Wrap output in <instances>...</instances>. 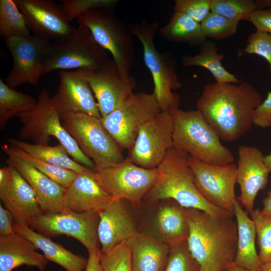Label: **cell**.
Wrapping results in <instances>:
<instances>
[{
    "instance_id": "obj_39",
    "label": "cell",
    "mask_w": 271,
    "mask_h": 271,
    "mask_svg": "<svg viewBox=\"0 0 271 271\" xmlns=\"http://www.w3.org/2000/svg\"><path fill=\"white\" fill-rule=\"evenodd\" d=\"M60 5L67 20L70 23L86 13L95 9H114L117 0H62Z\"/></svg>"
},
{
    "instance_id": "obj_27",
    "label": "cell",
    "mask_w": 271,
    "mask_h": 271,
    "mask_svg": "<svg viewBox=\"0 0 271 271\" xmlns=\"http://www.w3.org/2000/svg\"><path fill=\"white\" fill-rule=\"evenodd\" d=\"M14 229L16 233L24 236L37 248L41 250L48 260L57 263L67 271L85 270L88 259L74 254L60 244L53 242L49 237L34 231L27 224L15 223Z\"/></svg>"
},
{
    "instance_id": "obj_41",
    "label": "cell",
    "mask_w": 271,
    "mask_h": 271,
    "mask_svg": "<svg viewBox=\"0 0 271 271\" xmlns=\"http://www.w3.org/2000/svg\"><path fill=\"white\" fill-rule=\"evenodd\" d=\"M239 56L255 54L266 60L271 73V35L256 31L249 35L246 47L238 51Z\"/></svg>"
},
{
    "instance_id": "obj_21",
    "label": "cell",
    "mask_w": 271,
    "mask_h": 271,
    "mask_svg": "<svg viewBox=\"0 0 271 271\" xmlns=\"http://www.w3.org/2000/svg\"><path fill=\"white\" fill-rule=\"evenodd\" d=\"M2 150L8 155L7 164L15 168L32 188L44 213H55L65 210L63 201L65 189L12 154L6 145L2 146Z\"/></svg>"
},
{
    "instance_id": "obj_36",
    "label": "cell",
    "mask_w": 271,
    "mask_h": 271,
    "mask_svg": "<svg viewBox=\"0 0 271 271\" xmlns=\"http://www.w3.org/2000/svg\"><path fill=\"white\" fill-rule=\"evenodd\" d=\"M250 214L255 226L260 261L262 264L271 262V215H261L259 209Z\"/></svg>"
},
{
    "instance_id": "obj_7",
    "label": "cell",
    "mask_w": 271,
    "mask_h": 271,
    "mask_svg": "<svg viewBox=\"0 0 271 271\" xmlns=\"http://www.w3.org/2000/svg\"><path fill=\"white\" fill-rule=\"evenodd\" d=\"M114 9H95L77 19L78 24L87 27L96 41L109 51L122 77L135 79L130 70L136 62L133 35L129 27L115 16Z\"/></svg>"
},
{
    "instance_id": "obj_29",
    "label": "cell",
    "mask_w": 271,
    "mask_h": 271,
    "mask_svg": "<svg viewBox=\"0 0 271 271\" xmlns=\"http://www.w3.org/2000/svg\"><path fill=\"white\" fill-rule=\"evenodd\" d=\"M12 147L19 149L34 158L57 166L72 170L77 173L88 171V169L69 157L66 148L60 143L55 146L30 144L15 139H9Z\"/></svg>"
},
{
    "instance_id": "obj_25",
    "label": "cell",
    "mask_w": 271,
    "mask_h": 271,
    "mask_svg": "<svg viewBox=\"0 0 271 271\" xmlns=\"http://www.w3.org/2000/svg\"><path fill=\"white\" fill-rule=\"evenodd\" d=\"M36 248L31 241L17 233L0 235V271H13L23 265L45 271L48 260L38 253Z\"/></svg>"
},
{
    "instance_id": "obj_13",
    "label": "cell",
    "mask_w": 271,
    "mask_h": 271,
    "mask_svg": "<svg viewBox=\"0 0 271 271\" xmlns=\"http://www.w3.org/2000/svg\"><path fill=\"white\" fill-rule=\"evenodd\" d=\"M173 122L168 111H161L140 127L127 158L146 169H155L173 148Z\"/></svg>"
},
{
    "instance_id": "obj_10",
    "label": "cell",
    "mask_w": 271,
    "mask_h": 271,
    "mask_svg": "<svg viewBox=\"0 0 271 271\" xmlns=\"http://www.w3.org/2000/svg\"><path fill=\"white\" fill-rule=\"evenodd\" d=\"M95 180L113 199L126 200L138 206L155 183L157 168L146 169L127 158L120 163L102 169H91Z\"/></svg>"
},
{
    "instance_id": "obj_33",
    "label": "cell",
    "mask_w": 271,
    "mask_h": 271,
    "mask_svg": "<svg viewBox=\"0 0 271 271\" xmlns=\"http://www.w3.org/2000/svg\"><path fill=\"white\" fill-rule=\"evenodd\" d=\"M25 18L14 0L0 1V36L4 39L30 35Z\"/></svg>"
},
{
    "instance_id": "obj_43",
    "label": "cell",
    "mask_w": 271,
    "mask_h": 271,
    "mask_svg": "<svg viewBox=\"0 0 271 271\" xmlns=\"http://www.w3.org/2000/svg\"><path fill=\"white\" fill-rule=\"evenodd\" d=\"M253 124L263 128L271 126V92H267L266 98L255 109Z\"/></svg>"
},
{
    "instance_id": "obj_22",
    "label": "cell",
    "mask_w": 271,
    "mask_h": 271,
    "mask_svg": "<svg viewBox=\"0 0 271 271\" xmlns=\"http://www.w3.org/2000/svg\"><path fill=\"white\" fill-rule=\"evenodd\" d=\"M123 201L113 199L105 209L98 213L97 234L101 251L126 242L138 232Z\"/></svg>"
},
{
    "instance_id": "obj_47",
    "label": "cell",
    "mask_w": 271,
    "mask_h": 271,
    "mask_svg": "<svg viewBox=\"0 0 271 271\" xmlns=\"http://www.w3.org/2000/svg\"><path fill=\"white\" fill-rule=\"evenodd\" d=\"M263 207L260 210L262 215H271V188L268 191L266 196L262 201Z\"/></svg>"
},
{
    "instance_id": "obj_17",
    "label": "cell",
    "mask_w": 271,
    "mask_h": 271,
    "mask_svg": "<svg viewBox=\"0 0 271 271\" xmlns=\"http://www.w3.org/2000/svg\"><path fill=\"white\" fill-rule=\"evenodd\" d=\"M33 35L50 41L63 40L75 31L60 6L52 0H14Z\"/></svg>"
},
{
    "instance_id": "obj_8",
    "label": "cell",
    "mask_w": 271,
    "mask_h": 271,
    "mask_svg": "<svg viewBox=\"0 0 271 271\" xmlns=\"http://www.w3.org/2000/svg\"><path fill=\"white\" fill-rule=\"evenodd\" d=\"M111 59L90 30L78 24L70 36L50 43L43 59L42 76L56 70L95 69Z\"/></svg>"
},
{
    "instance_id": "obj_50",
    "label": "cell",
    "mask_w": 271,
    "mask_h": 271,
    "mask_svg": "<svg viewBox=\"0 0 271 271\" xmlns=\"http://www.w3.org/2000/svg\"><path fill=\"white\" fill-rule=\"evenodd\" d=\"M264 160L271 174V154L264 156Z\"/></svg>"
},
{
    "instance_id": "obj_18",
    "label": "cell",
    "mask_w": 271,
    "mask_h": 271,
    "mask_svg": "<svg viewBox=\"0 0 271 271\" xmlns=\"http://www.w3.org/2000/svg\"><path fill=\"white\" fill-rule=\"evenodd\" d=\"M0 199L17 223L28 224L44 213L30 185L11 165L0 169Z\"/></svg>"
},
{
    "instance_id": "obj_45",
    "label": "cell",
    "mask_w": 271,
    "mask_h": 271,
    "mask_svg": "<svg viewBox=\"0 0 271 271\" xmlns=\"http://www.w3.org/2000/svg\"><path fill=\"white\" fill-rule=\"evenodd\" d=\"M14 218L11 213L0 204V235L9 236L16 233L14 229Z\"/></svg>"
},
{
    "instance_id": "obj_2",
    "label": "cell",
    "mask_w": 271,
    "mask_h": 271,
    "mask_svg": "<svg viewBox=\"0 0 271 271\" xmlns=\"http://www.w3.org/2000/svg\"><path fill=\"white\" fill-rule=\"evenodd\" d=\"M185 210L189 225L188 246L201 271H228L235 264L236 221L232 217H213L197 209Z\"/></svg>"
},
{
    "instance_id": "obj_44",
    "label": "cell",
    "mask_w": 271,
    "mask_h": 271,
    "mask_svg": "<svg viewBox=\"0 0 271 271\" xmlns=\"http://www.w3.org/2000/svg\"><path fill=\"white\" fill-rule=\"evenodd\" d=\"M249 22L255 26L256 31L271 35V8L255 10Z\"/></svg>"
},
{
    "instance_id": "obj_16",
    "label": "cell",
    "mask_w": 271,
    "mask_h": 271,
    "mask_svg": "<svg viewBox=\"0 0 271 271\" xmlns=\"http://www.w3.org/2000/svg\"><path fill=\"white\" fill-rule=\"evenodd\" d=\"M76 71L88 81L101 118L117 108L133 94L136 80L124 79L112 59L95 69Z\"/></svg>"
},
{
    "instance_id": "obj_6",
    "label": "cell",
    "mask_w": 271,
    "mask_h": 271,
    "mask_svg": "<svg viewBox=\"0 0 271 271\" xmlns=\"http://www.w3.org/2000/svg\"><path fill=\"white\" fill-rule=\"evenodd\" d=\"M16 116L22 124L18 134L21 139L46 145L50 137H54L77 163L90 169L95 168L94 163L83 154L76 141L63 127L52 97L46 89L43 88L39 94L37 104L34 109Z\"/></svg>"
},
{
    "instance_id": "obj_40",
    "label": "cell",
    "mask_w": 271,
    "mask_h": 271,
    "mask_svg": "<svg viewBox=\"0 0 271 271\" xmlns=\"http://www.w3.org/2000/svg\"><path fill=\"white\" fill-rule=\"evenodd\" d=\"M163 271H201L199 264L189 249L187 241L170 247Z\"/></svg>"
},
{
    "instance_id": "obj_37",
    "label": "cell",
    "mask_w": 271,
    "mask_h": 271,
    "mask_svg": "<svg viewBox=\"0 0 271 271\" xmlns=\"http://www.w3.org/2000/svg\"><path fill=\"white\" fill-rule=\"evenodd\" d=\"M238 23L211 12L200 25L206 38L222 40L233 36L236 33Z\"/></svg>"
},
{
    "instance_id": "obj_19",
    "label": "cell",
    "mask_w": 271,
    "mask_h": 271,
    "mask_svg": "<svg viewBox=\"0 0 271 271\" xmlns=\"http://www.w3.org/2000/svg\"><path fill=\"white\" fill-rule=\"evenodd\" d=\"M57 92L52 96L61 118L72 113H83L101 119L97 102L87 80L76 70H60Z\"/></svg>"
},
{
    "instance_id": "obj_32",
    "label": "cell",
    "mask_w": 271,
    "mask_h": 271,
    "mask_svg": "<svg viewBox=\"0 0 271 271\" xmlns=\"http://www.w3.org/2000/svg\"><path fill=\"white\" fill-rule=\"evenodd\" d=\"M37 100L31 95L10 87L0 79V129L5 127L8 120L18 114L34 109Z\"/></svg>"
},
{
    "instance_id": "obj_5",
    "label": "cell",
    "mask_w": 271,
    "mask_h": 271,
    "mask_svg": "<svg viewBox=\"0 0 271 271\" xmlns=\"http://www.w3.org/2000/svg\"><path fill=\"white\" fill-rule=\"evenodd\" d=\"M129 28L143 46L144 62L152 74L153 93L161 111L179 107V96L173 92L182 87L176 73V61L171 53L159 52L154 44V37L159 30V23L143 20Z\"/></svg>"
},
{
    "instance_id": "obj_15",
    "label": "cell",
    "mask_w": 271,
    "mask_h": 271,
    "mask_svg": "<svg viewBox=\"0 0 271 271\" xmlns=\"http://www.w3.org/2000/svg\"><path fill=\"white\" fill-rule=\"evenodd\" d=\"M4 40L13 59L6 83L13 88L26 83L37 84L42 76L43 59L50 41L31 35Z\"/></svg>"
},
{
    "instance_id": "obj_31",
    "label": "cell",
    "mask_w": 271,
    "mask_h": 271,
    "mask_svg": "<svg viewBox=\"0 0 271 271\" xmlns=\"http://www.w3.org/2000/svg\"><path fill=\"white\" fill-rule=\"evenodd\" d=\"M200 53L194 56L184 55L181 59L183 66H199L207 69L218 83H240L234 75L227 71L221 64L224 55L220 54L215 44L212 41L206 42L200 46Z\"/></svg>"
},
{
    "instance_id": "obj_49",
    "label": "cell",
    "mask_w": 271,
    "mask_h": 271,
    "mask_svg": "<svg viewBox=\"0 0 271 271\" xmlns=\"http://www.w3.org/2000/svg\"><path fill=\"white\" fill-rule=\"evenodd\" d=\"M228 271H258V270L247 269L243 267L234 264Z\"/></svg>"
},
{
    "instance_id": "obj_46",
    "label": "cell",
    "mask_w": 271,
    "mask_h": 271,
    "mask_svg": "<svg viewBox=\"0 0 271 271\" xmlns=\"http://www.w3.org/2000/svg\"><path fill=\"white\" fill-rule=\"evenodd\" d=\"M99 254L100 250L88 253L87 264L84 271H102Z\"/></svg>"
},
{
    "instance_id": "obj_23",
    "label": "cell",
    "mask_w": 271,
    "mask_h": 271,
    "mask_svg": "<svg viewBox=\"0 0 271 271\" xmlns=\"http://www.w3.org/2000/svg\"><path fill=\"white\" fill-rule=\"evenodd\" d=\"M113 199L98 184L90 169L78 173L65 190L63 205L64 209L77 212L98 213Z\"/></svg>"
},
{
    "instance_id": "obj_4",
    "label": "cell",
    "mask_w": 271,
    "mask_h": 271,
    "mask_svg": "<svg viewBox=\"0 0 271 271\" xmlns=\"http://www.w3.org/2000/svg\"><path fill=\"white\" fill-rule=\"evenodd\" d=\"M168 111L173 122V148L209 165L225 166L233 162L231 151L221 143L219 136L200 111L177 107Z\"/></svg>"
},
{
    "instance_id": "obj_9",
    "label": "cell",
    "mask_w": 271,
    "mask_h": 271,
    "mask_svg": "<svg viewBox=\"0 0 271 271\" xmlns=\"http://www.w3.org/2000/svg\"><path fill=\"white\" fill-rule=\"evenodd\" d=\"M61 120L83 154L94 163V169L111 167L125 159L122 151L104 128L101 119L83 113H72Z\"/></svg>"
},
{
    "instance_id": "obj_1",
    "label": "cell",
    "mask_w": 271,
    "mask_h": 271,
    "mask_svg": "<svg viewBox=\"0 0 271 271\" xmlns=\"http://www.w3.org/2000/svg\"><path fill=\"white\" fill-rule=\"evenodd\" d=\"M262 101L258 91L247 82L215 81L204 87L196 107L221 140L233 142L254 125V111Z\"/></svg>"
},
{
    "instance_id": "obj_35",
    "label": "cell",
    "mask_w": 271,
    "mask_h": 271,
    "mask_svg": "<svg viewBox=\"0 0 271 271\" xmlns=\"http://www.w3.org/2000/svg\"><path fill=\"white\" fill-rule=\"evenodd\" d=\"M257 9L252 0H211V12L238 22L250 21L251 14Z\"/></svg>"
},
{
    "instance_id": "obj_48",
    "label": "cell",
    "mask_w": 271,
    "mask_h": 271,
    "mask_svg": "<svg viewBox=\"0 0 271 271\" xmlns=\"http://www.w3.org/2000/svg\"><path fill=\"white\" fill-rule=\"evenodd\" d=\"M257 9L271 7V0H257L255 1Z\"/></svg>"
},
{
    "instance_id": "obj_12",
    "label": "cell",
    "mask_w": 271,
    "mask_h": 271,
    "mask_svg": "<svg viewBox=\"0 0 271 271\" xmlns=\"http://www.w3.org/2000/svg\"><path fill=\"white\" fill-rule=\"evenodd\" d=\"M99 215L94 212H77L65 209L43 213L32 219L28 225L47 237L66 235L80 242L88 253L100 250L97 228Z\"/></svg>"
},
{
    "instance_id": "obj_34",
    "label": "cell",
    "mask_w": 271,
    "mask_h": 271,
    "mask_svg": "<svg viewBox=\"0 0 271 271\" xmlns=\"http://www.w3.org/2000/svg\"><path fill=\"white\" fill-rule=\"evenodd\" d=\"M8 150L21 158L64 189L68 188L78 175L77 173L33 157L24 151L7 146Z\"/></svg>"
},
{
    "instance_id": "obj_38",
    "label": "cell",
    "mask_w": 271,
    "mask_h": 271,
    "mask_svg": "<svg viewBox=\"0 0 271 271\" xmlns=\"http://www.w3.org/2000/svg\"><path fill=\"white\" fill-rule=\"evenodd\" d=\"M99 258L102 271H132L127 241L107 251L100 250Z\"/></svg>"
},
{
    "instance_id": "obj_14",
    "label": "cell",
    "mask_w": 271,
    "mask_h": 271,
    "mask_svg": "<svg viewBox=\"0 0 271 271\" xmlns=\"http://www.w3.org/2000/svg\"><path fill=\"white\" fill-rule=\"evenodd\" d=\"M188 160L201 195L214 206L234 214L237 201L234 190L236 166L233 163L225 166L209 165L189 156Z\"/></svg>"
},
{
    "instance_id": "obj_24",
    "label": "cell",
    "mask_w": 271,
    "mask_h": 271,
    "mask_svg": "<svg viewBox=\"0 0 271 271\" xmlns=\"http://www.w3.org/2000/svg\"><path fill=\"white\" fill-rule=\"evenodd\" d=\"M132 271H163L170 247L153 235L137 232L127 241Z\"/></svg>"
},
{
    "instance_id": "obj_3",
    "label": "cell",
    "mask_w": 271,
    "mask_h": 271,
    "mask_svg": "<svg viewBox=\"0 0 271 271\" xmlns=\"http://www.w3.org/2000/svg\"><path fill=\"white\" fill-rule=\"evenodd\" d=\"M188 155L174 148L170 149L158 166V175L153 186L145 196L151 202L171 199L185 208L202 210L216 217L234 214L208 202L197 190L188 163Z\"/></svg>"
},
{
    "instance_id": "obj_51",
    "label": "cell",
    "mask_w": 271,
    "mask_h": 271,
    "mask_svg": "<svg viewBox=\"0 0 271 271\" xmlns=\"http://www.w3.org/2000/svg\"><path fill=\"white\" fill-rule=\"evenodd\" d=\"M260 271H271V262L262 264Z\"/></svg>"
},
{
    "instance_id": "obj_11",
    "label": "cell",
    "mask_w": 271,
    "mask_h": 271,
    "mask_svg": "<svg viewBox=\"0 0 271 271\" xmlns=\"http://www.w3.org/2000/svg\"><path fill=\"white\" fill-rule=\"evenodd\" d=\"M161 111L153 93L139 92L133 93L101 121L121 150H129L141 125Z\"/></svg>"
},
{
    "instance_id": "obj_28",
    "label": "cell",
    "mask_w": 271,
    "mask_h": 271,
    "mask_svg": "<svg viewBox=\"0 0 271 271\" xmlns=\"http://www.w3.org/2000/svg\"><path fill=\"white\" fill-rule=\"evenodd\" d=\"M234 215L237 227V242L234 263L249 269L260 271L261 263L255 247L256 229L254 222L237 201Z\"/></svg>"
},
{
    "instance_id": "obj_42",
    "label": "cell",
    "mask_w": 271,
    "mask_h": 271,
    "mask_svg": "<svg viewBox=\"0 0 271 271\" xmlns=\"http://www.w3.org/2000/svg\"><path fill=\"white\" fill-rule=\"evenodd\" d=\"M174 12L184 13L201 23L211 12V0H175Z\"/></svg>"
},
{
    "instance_id": "obj_20",
    "label": "cell",
    "mask_w": 271,
    "mask_h": 271,
    "mask_svg": "<svg viewBox=\"0 0 271 271\" xmlns=\"http://www.w3.org/2000/svg\"><path fill=\"white\" fill-rule=\"evenodd\" d=\"M236 182L240 194L238 201L250 213L253 210L255 199L268 182L270 171L265 163L264 156L256 147L240 146L238 148Z\"/></svg>"
},
{
    "instance_id": "obj_30",
    "label": "cell",
    "mask_w": 271,
    "mask_h": 271,
    "mask_svg": "<svg viewBox=\"0 0 271 271\" xmlns=\"http://www.w3.org/2000/svg\"><path fill=\"white\" fill-rule=\"evenodd\" d=\"M159 33L163 38L173 42L200 46L206 42L200 24L181 12H174L168 23L159 29Z\"/></svg>"
},
{
    "instance_id": "obj_26",
    "label": "cell",
    "mask_w": 271,
    "mask_h": 271,
    "mask_svg": "<svg viewBox=\"0 0 271 271\" xmlns=\"http://www.w3.org/2000/svg\"><path fill=\"white\" fill-rule=\"evenodd\" d=\"M164 201L155 219L153 235L171 247L187 241L189 225L185 208L173 200Z\"/></svg>"
}]
</instances>
